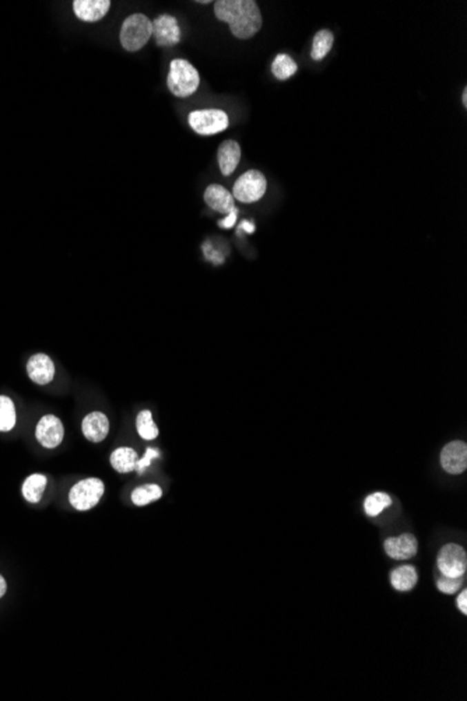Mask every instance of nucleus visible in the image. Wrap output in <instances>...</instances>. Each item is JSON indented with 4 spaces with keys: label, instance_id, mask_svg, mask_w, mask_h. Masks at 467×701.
<instances>
[{
    "label": "nucleus",
    "instance_id": "nucleus-1",
    "mask_svg": "<svg viewBox=\"0 0 467 701\" xmlns=\"http://www.w3.org/2000/svg\"><path fill=\"white\" fill-rule=\"evenodd\" d=\"M215 13L220 21L228 23L235 38L249 39L262 28V15L253 0H217Z\"/></svg>",
    "mask_w": 467,
    "mask_h": 701
},
{
    "label": "nucleus",
    "instance_id": "nucleus-2",
    "mask_svg": "<svg viewBox=\"0 0 467 701\" xmlns=\"http://www.w3.org/2000/svg\"><path fill=\"white\" fill-rule=\"evenodd\" d=\"M200 84L199 72L185 59H174L167 76L168 90L178 98L190 97Z\"/></svg>",
    "mask_w": 467,
    "mask_h": 701
},
{
    "label": "nucleus",
    "instance_id": "nucleus-3",
    "mask_svg": "<svg viewBox=\"0 0 467 701\" xmlns=\"http://www.w3.org/2000/svg\"><path fill=\"white\" fill-rule=\"evenodd\" d=\"M152 35L151 20L140 13L129 16L121 27V45L129 52L140 50Z\"/></svg>",
    "mask_w": 467,
    "mask_h": 701
},
{
    "label": "nucleus",
    "instance_id": "nucleus-4",
    "mask_svg": "<svg viewBox=\"0 0 467 701\" xmlns=\"http://www.w3.org/2000/svg\"><path fill=\"white\" fill-rule=\"evenodd\" d=\"M106 486L97 477L84 479L76 483L69 493V501L77 511H88L95 507L103 496Z\"/></svg>",
    "mask_w": 467,
    "mask_h": 701
},
{
    "label": "nucleus",
    "instance_id": "nucleus-5",
    "mask_svg": "<svg viewBox=\"0 0 467 701\" xmlns=\"http://www.w3.org/2000/svg\"><path fill=\"white\" fill-rule=\"evenodd\" d=\"M189 126L201 136H212L228 128V115L221 110H197L188 117Z\"/></svg>",
    "mask_w": 467,
    "mask_h": 701
},
{
    "label": "nucleus",
    "instance_id": "nucleus-6",
    "mask_svg": "<svg viewBox=\"0 0 467 701\" xmlns=\"http://www.w3.org/2000/svg\"><path fill=\"white\" fill-rule=\"evenodd\" d=\"M268 189V181L261 171L250 170L242 174L234 184L232 198L242 203L261 200Z\"/></svg>",
    "mask_w": 467,
    "mask_h": 701
},
{
    "label": "nucleus",
    "instance_id": "nucleus-7",
    "mask_svg": "<svg viewBox=\"0 0 467 701\" xmlns=\"http://www.w3.org/2000/svg\"><path fill=\"white\" fill-rule=\"evenodd\" d=\"M437 564L439 574L453 578L461 577L467 570L466 550L456 544H448L439 550Z\"/></svg>",
    "mask_w": 467,
    "mask_h": 701
},
{
    "label": "nucleus",
    "instance_id": "nucleus-8",
    "mask_svg": "<svg viewBox=\"0 0 467 701\" xmlns=\"http://www.w3.org/2000/svg\"><path fill=\"white\" fill-rule=\"evenodd\" d=\"M63 436H65L63 424L61 419H58L57 416L46 414L38 421L35 437L42 447L48 450L57 448L63 441Z\"/></svg>",
    "mask_w": 467,
    "mask_h": 701
},
{
    "label": "nucleus",
    "instance_id": "nucleus-9",
    "mask_svg": "<svg viewBox=\"0 0 467 701\" xmlns=\"http://www.w3.org/2000/svg\"><path fill=\"white\" fill-rule=\"evenodd\" d=\"M152 38L159 46H174L181 41L178 20L170 15L157 16L152 21Z\"/></svg>",
    "mask_w": 467,
    "mask_h": 701
},
{
    "label": "nucleus",
    "instance_id": "nucleus-10",
    "mask_svg": "<svg viewBox=\"0 0 467 701\" xmlns=\"http://www.w3.org/2000/svg\"><path fill=\"white\" fill-rule=\"evenodd\" d=\"M441 465L450 474H460L467 468V445L463 441L446 444L441 452Z\"/></svg>",
    "mask_w": 467,
    "mask_h": 701
},
{
    "label": "nucleus",
    "instance_id": "nucleus-11",
    "mask_svg": "<svg viewBox=\"0 0 467 701\" xmlns=\"http://www.w3.org/2000/svg\"><path fill=\"white\" fill-rule=\"evenodd\" d=\"M385 552L395 560H408L417 555L419 542L414 535L403 533L397 537H389L385 541Z\"/></svg>",
    "mask_w": 467,
    "mask_h": 701
},
{
    "label": "nucleus",
    "instance_id": "nucleus-12",
    "mask_svg": "<svg viewBox=\"0 0 467 701\" xmlns=\"http://www.w3.org/2000/svg\"><path fill=\"white\" fill-rule=\"evenodd\" d=\"M27 372L30 380L38 385L49 384L55 376V364L49 356L37 353L30 357L27 363Z\"/></svg>",
    "mask_w": 467,
    "mask_h": 701
},
{
    "label": "nucleus",
    "instance_id": "nucleus-13",
    "mask_svg": "<svg viewBox=\"0 0 467 701\" xmlns=\"http://www.w3.org/2000/svg\"><path fill=\"white\" fill-rule=\"evenodd\" d=\"M110 9V0H76V2H73L76 17L87 23L99 21L107 16Z\"/></svg>",
    "mask_w": 467,
    "mask_h": 701
},
{
    "label": "nucleus",
    "instance_id": "nucleus-14",
    "mask_svg": "<svg viewBox=\"0 0 467 701\" xmlns=\"http://www.w3.org/2000/svg\"><path fill=\"white\" fill-rule=\"evenodd\" d=\"M81 430L84 437L91 443H101L110 433L108 417L101 412H92L83 420Z\"/></svg>",
    "mask_w": 467,
    "mask_h": 701
},
{
    "label": "nucleus",
    "instance_id": "nucleus-15",
    "mask_svg": "<svg viewBox=\"0 0 467 701\" xmlns=\"http://www.w3.org/2000/svg\"><path fill=\"white\" fill-rule=\"evenodd\" d=\"M204 202L210 209L219 213L228 214L237 210L232 195L221 185L213 184L210 186H207V189L204 191Z\"/></svg>",
    "mask_w": 467,
    "mask_h": 701
},
{
    "label": "nucleus",
    "instance_id": "nucleus-16",
    "mask_svg": "<svg viewBox=\"0 0 467 701\" xmlns=\"http://www.w3.org/2000/svg\"><path fill=\"white\" fill-rule=\"evenodd\" d=\"M217 158H219V166H220L221 174L224 177L231 175L237 170V167L239 164V160H241L239 144L235 140H224L219 147Z\"/></svg>",
    "mask_w": 467,
    "mask_h": 701
},
{
    "label": "nucleus",
    "instance_id": "nucleus-17",
    "mask_svg": "<svg viewBox=\"0 0 467 701\" xmlns=\"http://www.w3.org/2000/svg\"><path fill=\"white\" fill-rule=\"evenodd\" d=\"M419 581L417 570L410 564L400 566L390 573V584L395 589L406 592L411 590Z\"/></svg>",
    "mask_w": 467,
    "mask_h": 701
},
{
    "label": "nucleus",
    "instance_id": "nucleus-18",
    "mask_svg": "<svg viewBox=\"0 0 467 701\" xmlns=\"http://www.w3.org/2000/svg\"><path fill=\"white\" fill-rule=\"evenodd\" d=\"M46 483H48V479L45 474L34 473V474L28 476L26 479V481L23 483V488H21L24 499L32 504L39 503L42 499V493L45 492Z\"/></svg>",
    "mask_w": 467,
    "mask_h": 701
},
{
    "label": "nucleus",
    "instance_id": "nucleus-19",
    "mask_svg": "<svg viewBox=\"0 0 467 701\" xmlns=\"http://www.w3.org/2000/svg\"><path fill=\"white\" fill-rule=\"evenodd\" d=\"M137 461H139L137 452L128 447L118 448L111 455V465L119 473H129L135 470L137 466Z\"/></svg>",
    "mask_w": 467,
    "mask_h": 701
},
{
    "label": "nucleus",
    "instance_id": "nucleus-20",
    "mask_svg": "<svg viewBox=\"0 0 467 701\" xmlns=\"http://www.w3.org/2000/svg\"><path fill=\"white\" fill-rule=\"evenodd\" d=\"M335 42V35L330 30H321L315 34L312 41V49H310V58L314 61H322L328 57Z\"/></svg>",
    "mask_w": 467,
    "mask_h": 701
},
{
    "label": "nucleus",
    "instance_id": "nucleus-21",
    "mask_svg": "<svg viewBox=\"0 0 467 701\" xmlns=\"http://www.w3.org/2000/svg\"><path fill=\"white\" fill-rule=\"evenodd\" d=\"M161 496L163 490L160 486H157V484H143V486H139L137 489L133 490L132 501L135 506L143 507L152 501L160 500Z\"/></svg>",
    "mask_w": 467,
    "mask_h": 701
},
{
    "label": "nucleus",
    "instance_id": "nucleus-22",
    "mask_svg": "<svg viewBox=\"0 0 467 701\" xmlns=\"http://www.w3.org/2000/svg\"><path fill=\"white\" fill-rule=\"evenodd\" d=\"M298 70V66L295 64V61L286 55V53H280V55L276 57V59L273 61V65H272V73L273 76L277 79V80H288L290 77H292Z\"/></svg>",
    "mask_w": 467,
    "mask_h": 701
},
{
    "label": "nucleus",
    "instance_id": "nucleus-23",
    "mask_svg": "<svg viewBox=\"0 0 467 701\" xmlns=\"http://www.w3.org/2000/svg\"><path fill=\"white\" fill-rule=\"evenodd\" d=\"M136 428H137L139 436L143 440L151 441V440H155V439L159 437V428H157V425L154 424L152 416H151L150 410H141L137 414Z\"/></svg>",
    "mask_w": 467,
    "mask_h": 701
},
{
    "label": "nucleus",
    "instance_id": "nucleus-24",
    "mask_svg": "<svg viewBox=\"0 0 467 701\" xmlns=\"http://www.w3.org/2000/svg\"><path fill=\"white\" fill-rule=\"evenodd\" d=\"M16 407L9 396L0 395V431H10L16 425Z\"/></svg>",
    "mask_w": 467,
    "mask_h": 701
},
{
    "label": "nucleus",
    "instance_id": "nucleus-25",
    "mask_svg": "<svg viewBox=\"0 0 467 701\" xmlns=\"http://www.w3.org/2000/svg\"><path fill=\"white\" fill-rule=\"evenodd\" d=\"M390 506L392 499L386 493H374L368 496L364 501V510L368 517H377Z\"/></svg>",
    "mask_w": 467,
    "mask_h": 701
},
{
    "label": "nucleus",
    "instance_id": "nucleus-26",
    "mask_svg": "<svg viewBox=\"0 0 467 701\" xmlns=\"http://www.w3.org/2000/svg\"><path fill=\"white\" fill-rule=\"evenodd\" d=\"M463 584H464V575L453 578V577H446V575L439 574L437 577L438 589L448 595H453V594H456V592H459V589L463 586Z\"/></svg>",
    "mask_w": 467,
    "mask_h": 701
},
{
    "label": "nucleus",
    "instance_id": "nucleus-27",
    "mask_svg": "<svg viewBox=\"0 0 467 701\" xmlns=\"http://www.w3.org/2000/svg\"><path fill=\"white\" fill-rule=\"evenodd\" d=\"M157 457H159V451H155V450H152V448H148V450H147V452H146V455H144V458H143L141 461H137L136 470H137L139 473H143L144 468L150 466L151 459H152V458H157Z\"/></svg>",
    "mask_w": 467,
    "mask_h": 701
},
{
    "label": "nucleus",
    "instance_id": "nucleus-28",
    "mask_svg": "<svg viewBox=\"0 0 467 701\" xmlns=\"http://www.w3.org/2000/svg\"><path fill=\"white\" fill-rule=\"evenodd\" d=\"M237 214H238V210H234L231 213H228L227 219H224L223 222H220V227L223 229H231L234 224H235V220H237Z\"/></svg>",
    "mask_w": 467,
    "mask_h": 701
},
{
    "label": "nucleus",
    "instance_id": "nucleus-29",
    "mask_svg": "<svg viewBox=\"0 0 467 701\" xmlns=\"http://www.w3.org/2000/svg\"><path fill=\"white\" fill-rule=\"evenodd\" d=\"M457 608L463 615H467V590L463 589L457 597Z\"/></svg>",
    "mask_w": 467,
    "mask_h": 701
},
{
    "label": "nucleus",
    "instance_id": "nucleus-30",
    "mask_svg": "<svg viewBox=\"0 0 467 701\" xmlns=\"http://www.w3.org/2000/svg\"><path fill=\"white\" fill-rule=\"evenodd\" d=\"M6 589H8L6 579L2 575H0V598H2L6 594Z\"/></svg>",
    "mask_w": 467,
    "mask_h": 701
},
{
    "label": "nucleus",
    "instance_id": "nucleus-31",
    "mask_svg": "<svg viewBox=\"0 0 467 701\" xmlns=\"http://www.w3.org/2000/svg\"><path fill=\"white\" fill-rule=\"evenodd\" d=\"M241 229H244V230H245V231H248V233H253V231H255L253 224H252V223H249V222H242Z\"/></svg>",
    "mask_w": 467,
    "mask_h": 701
},
{
    "label": "nucleus",
    "instance_id": "nucleus-32",
    "mask_svg": "<svg viewBox=\"0 0 467 701\" xmlns=\"http://www.w3.org/2000/svg\"><path fill=\"white\" fill-rule=\"evenodd\" d=\"M461 101H463V105L467 106V88L463 90V94H461Z\"/></svg>",
    "mask_w": 467,
    "mask_h": 701
},
{
    "label": "nucleus",
    "instance_id": "nucleus-33",
    "mask_svg": "<svg viewBox=\"0 0 467 701\" xmlns=\"http://www.w3.org/2000/svg\"><path fill=\"white\" fill-rule=\"evenodd\" d=\"M196 3H199V5H209L210 2H209V0H207V2H196Z\"/></svg>",
    "mask_w": 467,
    "mask_h": 701
}]
</instances>
